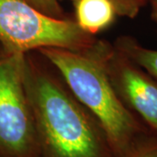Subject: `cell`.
<instances>
[{
    "label": "cell",
    "instance_id": "cell-1",
    "mask_svg": "<svg viewBox=\"0 0 157 157\" xmlns=\"http://www.w3.org/2000/svg\"><path fill=\"white\" fill-rule=\"evenodd\" d=\"M23 79L41 157H116L100 121L39 51L24 53Z\"/></svg>",
    "mask_w": 157,
    "mask_h": 157
},
{
    "label": "cell",
    "instance_id": "cell-2",
    "mask_svg": "<svg viewBox=\"0 0 157 157\" xmlns=\"http://www.w3.org/2000/svg\"><path fill=\"white\" fill-rule=\"evenodd\" d=\"M111 46L107 40L97 39L82 50L45 47L38 51L56 68L74 96L100 121L116 157H125L154 131L125 107L113 89L106 69Z\"/></svg>",
    "mask_w": 157,
    "mask_h": 157
},
{
    "label": "cell",
    "instance_id": "cell-3",
    "mask_svg": "<svg viewBox=\"0 0 157 157\" xmlns=\"http://www.w3.org/2000/svg\"><path fill=\"white\" fill-rule=\"evenodd\" d=\"M96 37L79 28L74 18H54L23 0H0V45L16 53L45 47L78 51Z\"/></svg>",
    "mask_w": 157,
    "mask_h": 157
},
{
    "label": "cell",
    "instance_id": "cell-4",
    "mask_svg": "<svg viewBox=\"0 0 157 157\" xmlns=\"http://www.w3.org/2000/svg\"><path fill=\"white\" fill-rule=\"evenodd\" d=\"M24 53L0 45V157H41L23 79Z\"/></svg>",
    "mask_w": 157,
    "mask_h": 157
},
{
    "label": "cell",
    "instance_id": "cell-5",
    "mask_svg": "<svg viewBox=\"0 0 157 157\" xmlns=\"http://www.w3.org/2000/svg\"><path fill=\"white\" fill-rule=\"evenodd\" d=\"M109 80L121 101L157 133V79L118 51L113 45L106 59Z\"/></svg>",
    "mask_w": 157,
    "mask_h": 157
},
{
    "label": "cell",
    "instance_id": "cell-6",
    "mask_svg": "<svg viewBox=\"0 0 157 157\" xmlns=\"http://www.w3.org/2000/svg\"><path fill=\"white\" fill-rule=\"evenodd\" d=\"M73 6L77 25L93 36L111 26L118 16L110 0H75Z\"/></svg>",
    "mask_w": 157,
    "mask_h": 157
},
{
    "label": "cell",
    "instance_id": "cell-7",
    "mask_svg": "<svg viewBox=\"0 0 157 157\" xmlns=\"http://www.w3.org/2000/svg\"><path fill=\"white\" fill-rule=\"evenodd\" d=\"M113 45L157 79V50L147 48L129 35L118 37Z\"/></svg>",
    "mask_w": 157,
    "mask_h": 157
},
{
    "label": "cell",
    "instance_id": "cell-8",
    "mask_svg": "<svg viewBox=\"0 0 157 157\" xmlns=\"http://www.w3.org/2000/svg\"><path fill=\"white\" fill-rule=\"evenodd\" d=\"M125 157H157V133L152 132L140 140Z\"/></svg>",
    "mask_w": 157,
    "mask_h": 157
},
{
    "label": "cell",
    "instance_id": "cell-9",
    "mask_svg": "<svg viewBox=\"0 0 157 157\" xmlns=\"http://www.w3.org/2000/svg\"><path fill=\"white\" fill-rule=\"evenodd\" d=\"M45 15L54 18L68 17L59 4V0H23Z\"/></svg>",
    "mask_w": 157,
    "mask_h": 157
},
{
    "label": "cell",
    "instance_id": "cell-10",
    "mask_svg": "<svg viewBox=\"0 0 157 157\" xmlns=\"http://www.w3.org/2000/svg\"><path fill=\"white\" fill-rule=\"evenodd\" d=\"M118 16L134 18L149 0H110Z\"/></svg>",
    "mask_w": 157,
    "mask_h": 157
},
{
    "label": "cell",
    "instance_id": "cell-11",
    "mask_svg": "<svg viewBox=\"0 0 157 157\" xmlns=\"http://www.w3.org/2000/svg\"><path fill=\"white\" fill-rule=\"evenodd\" d=\"M151 5V17L157 26V0H149Z\"/></svg>",
    "mask_w": 157,
    "mask_h": 157
},
{
    "label": "cell",
    "instance_id": "cell-12",
    "mask_svg": "<svg viewBox=\"0 0 157 157\" xmlns=\"http://www.w3.org/2000/svg\"><path fill=\"white\" fill-rule=\"evenodd\" d=\"M59 1H60V0H59ZM70 1H72V2H73H73H74L75 0H70Z\"/></svg>",
    "mask_w": 157,
    "mask_h": 157
}]
</instances>
